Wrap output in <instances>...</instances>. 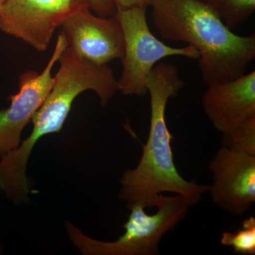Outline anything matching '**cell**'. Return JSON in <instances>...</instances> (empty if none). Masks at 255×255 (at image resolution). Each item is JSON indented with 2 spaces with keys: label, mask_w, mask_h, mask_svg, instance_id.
Instances as JSON below:
<instances>
[{
  "label": "cell",
  "mask_w": 255,
  "mask_h": 255,
  "mask_svg": "<svg viewBox=\"0 0 255 255\" xmlns=\"http://www.w3.org/2000/svg\"><path fill=\"white\" fill-rule=\"evenodd\" d=\"M184 85L173 64L159 62L147 77L145 86L150 97L148 137L136 167L125 171L120 179L119 197L127 203V207L133 204L154 207L159 194L165 192L182 195L194 206L209 191V185L186 180L174 163L171 146L173 136L166 122V109L169 100L176 98Z\"/></svg>",
  "instance_id": "cell-1"
},
{
  "label": "cell",
  "mask_w": 255,
  "mask_h": 255,
  "mask_svg": "<svg viewBox=\"0 0 255 255\" xmlns=\"http://www.w3.org/2000/svg\"><path fill=\"white\" fill-rule=\"evenodd\" d=\"M152 23L164 40L183 42L199 53L206 85L242 76L255 58V36L233 33L199 0H151Z\"/></svg>",
  "instance_id": "cell-2"
},
{
  "label": "cell",
  "mask_w": 255,
  "mask_h": 255,
  "mask_svg": "<svg viewBox=\"0 0 255 255\" xmlns=\"http://www.w3.org/2000/svg\"><path fill=\"white\" fill-rule=\"evenodd\" d=\"M155 214L148 215L145 206H128L130 213L124 225L125 233L114 241H101L85 236L72 223L65 225L70 241L85 255H157L166 233L172 231L189 212L191 204L182 195L159 194Z\"/></svg>",
  "instance_id": "cell-3"
},
{
  "label": "cell",
  "mask_w": 255,
  "mask_h": 255,
  "mask_svg": "<svg viewBox=\"0 0 255 255\" xmlns=\"http://www.w3.org/2000/svg\"><path fill=\"white\" fill-rule=\"evenodd\" d=\"M147 8L117 10V17L123 30L124 55L123 70L117 80L118 91L127 96H144L145 84L152 69L160 60L171 56L199 59L194 47L174 48L159 41L151 32L146 17Z\"/></svg>",
  "instance_id": "cell-4"
},
{
  "label": "cell",
  "mask_w": 255,
  "mask_h": 255,
  "mask_svg": "<svg viewBox=\"0 0 255 255\" xmlns=\"http://www.w3.org/2000/svg\"><path fill=\"white\" fill-rule=\"evenodd\" d=\"M58 62L54 84L38 113L58 125L63 126L74 100L82 92H95L105 107L118 92L113 70L106 64L94 63L68 46Z\"/></svg>",
  "instance_id": "cell-5"
},
{
  "label": "cell",
  "mask_w": 255,
  "mask_h": 255,
  "mask_svg": "<svg viewBox=\"0 0 255 255\" xmlns=\"http://www.w3.org/2000/svg\"><path fill=\"white\" fill-rule=\"evenodd\" d=\"M86 7H90L88 0H5L0 9V30L43 52L56 28Z\"/></svg>",
  "instance_id": "cell-6"
},
{
  "label": "cell",
  "mask_w": 255,
  "mask_h": 255,
  "mask_svg": "<svg viewBox=\"0 0 255 255\" xmlns=\"http://www.w3.org/2000/svg\"><path fill=\"white\" fill-rule=\"evenodd\" d=\"M63 33L57 38L54 51L41 73L28 70L19 76L18 91L11 95L7 109L0 110V157L16 148L21 135L33 115L45 102L54 84L52 70L68 47Z\"/></svg>",
  "instance_id": "cell-7"
},
{
  "label": "cell",
  "mask_w": 255,
  "mask_h": 255,
  "mask_svg": "<svg viewBox=\"0 0 255 255\" xmlns=\"http://www.w3.org/2000/svg\"><path fill=\"white\" fill-rule=\"evenodd\" d=\"M213 202L233 216H243L255 203V155L221 146L209 162Z\"/></svg>",
  "instance_id": "cell-8"
},
{
  "label": "cell",
  "mask_w": 255,
  "mask_h": 255,
  "mask_svg": "<svg viewBox=\"0 0 255 255\" xmlns=\"http://www.w3.org/2000/svg\"><path fill=\"white\" fill-rule=\"evenodd\" d=\"M69 47L94 63L106 64L124 55L123 30L117 16L100 17L84 8L62 23Z\"/></svg>",
  "instance_id": "cell-9"
},
{
  "label": "cell",
  "mask_w": 255,
  "mask_h": 255,
  "mask_svg": "<svg viewBox=\"0 0 255 255\" xmlns=\"http://www.w3.org/2000/svg\"><path fill=\"white\" fill-rule=\"evenodd\" d=\"M201 106L216 130L227 133L255 117V71L207 85Z\"/></svg>",
  "instance_id": "cell-10"
},
{
  "label": "cell",
  "mask_w": 255,
  "mask_h": 255,
  "mask_svg": "<svg viewBox=\"0 0 255 255\" xmlns=\"http://www.w3.org/2000/svg\"><path fill=\"white\" fill-rule=\"evenodd\" d=\"M233 30L246 22L255 10V0H199Z\"/></svg>",
  "instance_id": "cell-11"
},
{
  "label": "cell",
  "mask_w": 255,
  "mask_h": 255,
  "mask_svg": "<svg viewBox=\"0 0 255 255\" xmlns=\"http://www.w3.org/2000/svg\"><path fill=\"white\" fill-rule=\"evenodd\" d=\"M221 142V146L229 150L255 155V117L223 134Z\"/></svg>",
  "instance_id": "cell-12"
},
{
  "label": "cell",
  "mask_w": 255,
  "mask_h": 255,
  "mask_svg": "<svg viewBox=\"0 0 255 255\" xmlns=\"http://www.w3.org/2000/svg\"><path fill=\"white\" fill-rule=\"evenodd\" d=\"M223 246L232 248L238 254L255 255V218L250 216L245 220L242 228L236 232H224L221 238Z\"/></svg>",
  "instance_id": "cell-13"
},
{
  "label": "cell",
  "mask_w": 255,
  "mask_h": 255,
  "mask_svg": "<svg viewBox=\"0 0 255 255\" xmlns=\"http://www.w3.org/2000/svg\"><path fill=\"white\" fill-rule=\"evenodd\" d=\"M90 9L100 17L115 16L117 8L113 0H88Z\"/></svg>",
  "instance_id": "cell-14"
},
{
  "label": "cell",
  "mask_w": 255,
  "mask_h": 255,
  "mask_svg": "<svg viewBox=\"0 0 255 255\" xmlns=\"http://www.w3.org/2000/svg\"><path fill=\"white\" fill-rule=\"evenodd\" d=\"M117 10L131 9V8H147L151 0H113Z\"/></svg>",
  "instance_id": "cell-15"
},
{
  "label": "cell",
  "mask_w": 255,
  "mask_h": 255,
  "mask_svg": "<svg viewBox=\"0 0 255 255\" xmlns=\"http://www.w3.org/2000/svg\"><path fill=\"white\" fill-rule=\"evenodd\" d=\"M5 0H0V9H1V6L4 4Z\"/></svg>",
  "instance_id": "cell-16"
}]
</instances>
